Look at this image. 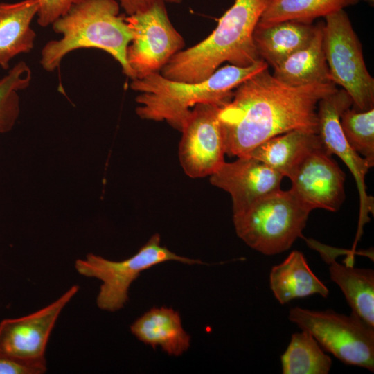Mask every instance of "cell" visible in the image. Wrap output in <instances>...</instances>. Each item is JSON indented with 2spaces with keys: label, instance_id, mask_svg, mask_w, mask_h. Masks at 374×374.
Masks as SVG:
<instances>
[{
  "label": "cell",
  "instance_id": "ffe728a7",
  "mask_svg": "<svg viewBox=\"0 0 374 374\" xmlns=\"http://www.w3.org/2000/svg\"><path fill=\"white\" fill-rule=\"evenodd\" d=\"M270 288L278 301L284 305L290 301L312 294L328 296V287L310 269L301 251H293L284 261L271 268Z\"/></svg>",
  "mask_w": 374,
  "mask_h": 374
},
{
  "label": "cell",
  "instance_id": "9a60e30c",
  "mask_svg": "<svg viewBox=\"0 0 374 374\" xmlns=\"http://www.w3.org/2000/svg\"><path fill=\"white\" fill-rule=\"evenodd\" d=\"M328 264L331 279L340 287L355 313L374 327V271L353 267V258L346 265L335 261V253L319 243L311 242Z\"/></svg>",
  "mask_w": 374,
  "mask_h": 374
},
{
  "label": "cell",
  "instance_id": "7c38bea8",
  "mask_svg": "<svg viewBox=\"0 0 374 374\" xmlns=\"http://www.w3.org/2000/svg\"><path fill=\"white\" fill-rule=\"evenodd\" d=\"M290 190L312 210L339 209L345 199V174L321 143L309 150L287 177Z\"/></svg>",
  "mask_w": 374,
  "mask_h": 374
},
{
  "label": "cell",
  "instance_id": "4fadbf2b",
  "mask_svg": "<svg viewBox=\"0 0 374 374\" xmlns=\"http://www.w3.org/2000/svg\"><path fill=\"white\" fill-rule=\"evenodd\" d=\"M352 105L351 98L343 89H337L321 98L317 107L318 135L323 146L346 163L355 179L360 199L357 241L364 225L370 220L368 213L373 214V199L367 195L365 185V176L373 166L350 147L341 130V114Z\"/></svg>",
  "mask_w": 374,
  "mask_h": 374
},
{
  "label": "cell",
  "instance_id": "8fae6325",
  "mask_svg": "<svg viewBox=\"0 0 374 374\" xmlns=\"http://www.w3.org/2000/svg\"><path fill=\"white\" fill-rule=\"evenodd\" d=\"M78 290L79 286L73 285L55 301L32 314L1 321L0 355L46 368L45 352L51 333L60 312Z\"/></svg>",
  "mask_w": 374,
  "mask_h": 374
},
{
  "label": "cell",
  "instance_id": "30bf717a",
  "mask_svg": "<svg viewBox=\"0 0 374 374\" xmlns=\"http://www.w3.org/2000/svg\"><path fill=\"white\" fill-rule=\"evenodd\" d=\"M220 107L196 105L180 130L179 159L184 172L191 178L211 176L225 162V142L218 118Z\"/></svg>",
  "mask_w": 374,
  "mask_h": 374
},
{
  "label": "cell",
  "instance_id": "cb8c5ba5",
  "mask_svg": "<svg viewBox=\"0 0 374 374\" xmlns=\"http://www.w3.org/2000/svg\"><path fill=\"white\" fill-rule=\"evenodd\" d=\"M31 78L30 67L21 61L0 80V133L8 132L15 125L20 111L18 91L27 88Z\"/></svg>",
  "mask_w": 374,
  "mask_h": 374
},
{
  "label": "cell",
  "instance_id": "9c48e42d",
  "mask_svg": "<svg viewBox=\"0 0 374 374\" xmlns=\"http://www.w3.org/2000/svg\"><path fill=\"white\" fill-rule=\"evenodd\" d=\"M133 33L127 60L134 79L158 73L184 45L182 36L170 22L165 3L125 17Z\"/></svg>",
  "mask_w": 374,
  "mask_h": 374
},
{
  "label": "cell",
  "instance_id": "d6986e66",
  "mask_svg": "<svg viewBox=\"0 0 374 374\" xmlns=\"http://www.w3.org/2000/svg\"><path fill=\"white\" fill-rule=\"evenodd\" d=\"M323 22L317 24L311 42L273 67L272 75L276 79L292 87L332 82L323 46Z\"/></svg>",
  "mask_w": 374,
  "mask_h": 374
},
{
  "label": "cell",
  "instance_id": "83f0119b",
  "mask_svg": "<svg viewBox=\"0 0 374 374\" xmlns=\"http://www.w3.org/2000/svg\"><path fill=\"white\" fill-rule=\"evenodd\" d=\"M127 15L143 11L157 2L179 3L181 0H116Z\"/></svg>",
  "mask_w": 374,
  "mask_h": 374
},
{
  "label": "cell",
  "instance_id": "ba28073f",
  "mask_svg": "<svg viewBox=\"0 0 374 374\" xmlns=\"http://www.w3.org/2000/svg\"><path fill=\"white\" fill-rule=\"evenodd\" d=\"M324 18L323 46L330 80L348 93L353 109H373L374 79L367 70L362 44L348 15L341 10Z\"/></svg>",
  "mask_w": 374,
  "mask_h": 374
},
{
  "label": "cell",
  "instance_id": "52a82bcc",
  "mask_svg": "<svg viewBox=\"0 0 374 374\" xmlns=\"http://www.w3.org/2000/svg\"><path fill=\"white\" fill-rule=\"evenodd\" d=\"M288 318L310 332L325 350L347 365L374 371V327L352 312L291 308Z\"/></svg>",
  "mask_w": 374,
  "mask_h": 374
},
{
  "label": "cell",
  "instance_id": "6da1fadb",
  "mask_svg": "<svg viewBox=\"0 0 374 374\" xmlns=\"http://www.w3.org/2000/svg\"><path fill=\"white\" fill-rule=\"evenodd\" d=\"M337 89L332 82L290 86L268 68L256 73L220 109L226 154L245 157L267 139L295 130L318 134V103Z\"/></svg>",
  "mask_w": 374,
  "mask_h": 374
},
{
  "label": "cell",
  "instance_id": "f1b7e54d",
  "mask_svg": "<svg viewBox=\"0 0 374 374\" xmlns=\"http://www.w3.org/2000/svg\"><path fill=\"white\" fill-rule=\"evenodd\" d=\"M364 1H366L367 3H368L371 6L373 5L374 0H364Z\"/></svg>",
  "mask_w": 374,
  "mask_h": 374
},
{
  "label": "cell",
  "instance_id": "484cf974",
  "mask_svg": "<svg viewBox=\"0 0 374 374\" xmlns=\"http://www.w3.org/2000/svg\"><path fill=\"white\" fill-rule=\"evenodd\" d=\"M39 4L37 22L46 27L66 15L71 8L86 0H37Z\"/></svg>",
  "mask_w": 374,
  "mask_h": 374
},
{
  "label": "cell",
  "instance_id": "7402d4cb",
  "mask_svg": "<svg viewBox=\"0 0 374 374\" xmlns=\"http://www.w3.org/2000/svg\"><path fill=\"white\" fill-rule=\"evenodd\" d=\"M359 0H270L258 26H265L285 21L312 23Z\"/></svg>",
  "mask_w": 374,
  "mask_h": 374
},
{
  "label": "cell",
  "instance_id": "d4e9b609",
  "mask_svg": "<svg viewBox=\"0 0 374 374\" xmlns=\"http://www.w3.org/2000/svg\"><path fill=\"white\" fill-rule=\"evenodd\" d=\"M340 125L350 147L374 165V108L357 111L350 107L340 116Z\"/></svg>",
  "mask_w": 374,
  "mask_h": 374
},
{
  "label": "cell",
  "instance_id": "ac0fdd59",
  "mask_svg": "<svg viewBox=\"0 0 374 374\" xmlns=\"http://www.w3.org/2000/svg\"><path fill=\"white\" fill-rule=\"evenodd\" d=\"M316 29L317 24L297 21H285L265 26L256 25L253 39L260 58L273 68L307 46Z\"/></svg>",
  "mask_w": 374,
  "mask_h": 374
},
{
  "label": "cell",
  "instance_id": "3957f363",
  "mask_svg": "<svg viewBox=\"0 0 374 374\" xmlns=\"http://www.w3.org/2000/svg\"><path fill=\"white\" fill-rule=\"evenodd\" d=\"M268 66L262 59L247 67L228 64L197 82L174 81L159 73L133 79L130 87L140 93L136 98V114L143 119L166 121L180 130L196 105H224L239 84Z\"/></svg>",
  "mask_w": 374,
  "mask_h": 374
},
{
  "label": "cell",
  "instance_id": "5b68a950",
  "mask_svg": "<svg viewBox=\"0 0 374 374\" xmlns=\"http://www.w3.org/2000/svg\"><path fill=\"white\" fill-rule=\"evenodd\" d=\"M311 211L290 189H279L233 213V221L236 234L249 247L272 256L302 236Z\"/></svg>",
  "mask_w": 374,
  "mask_h": 374
},
{
  "label": "cell",
  "instance_id": "e0dca14e",
  "mask_svg": "<svg viewBox=\"0 0 374 374\" xmlns=\"http://www.w3.org/2000/svg\"><path fill=\"white\" fill-rule=\"evenodd\" d=\"M37 0L0 3V66L7 70L11 60L34 47L36 34L30 24L37 15Z\"/></svg>",
  "mask_w": 374,
  "mask_h": 374
},
{
  "label": "cell",
  "instance_id": "7a4b0ae2",
  "mask_svg": "<svg viewBox=\"0 0 374 374\" xmlns=\"http://www.w3.org/2000/svg\"><path fill=\"white\" fill-rule=\"evenodd\" d=\"M270 0H235L218 19L211 35L175 54L161 69L169 80L197 82L209 78L224 62L247 67L261 60L253 34Z\"/></svg>",
  "mask_w": 374,
  "mask_h": 374
},
{
  "label": "cell",
  "instance_id": "4316f807",
  "mask_svg": "<svg viewBox=\"0 0 374 374\" xmlns=\"http://www.w3.org/2000/svg\"><path fill=\"white\" fill-rule=\"evenodd\" d=\"M46 368L21 360L0 355V374H41Z\"/></svg>",
  "mask_w": 374,
  "mask_h": 374
},
{
  "label": "cell",
  "instance_id": "5bb4252c",
  "mask_svg": "<svg viewBox=\"0 0 374 374\" xmlns=\"http://www.w3.org/2000/svg\"><path fill=\"white\" fill-rule=\"evenodd\" d=\"M284 176L249 157L224 162L210 176L212 185L229 193L233 213L239 212L265 195L280 189Z\"/></svg>",
  "mask_w": 374,
  "mask_h": 374
},
{
  "label": "cell",
  "instance_id": "2e32d148",
  "mask_svg": "<svg viewBox=\"0 0 374 374\" xmlns=\"http://www.w3.org/2000/svg\"><path fill=\"white\" fill-rule=\"evenodd\" d=\"M130 331L141 342L154 349L160 346L170 356L183 355L190 345L179 312L171 308L150 309L133 322Z\"/></svg>",
  "mask_w": 374,
  "mask_h": 374
},
{
  "label": "cell",
  "instance_id": "44dd1931",
  "mask_svg": "<svg viewBox=\"0 0 374 374\" xmlns=\"http://www.w3.org/2000/svg\"><path fill=\"white\" fill-rule=\"evenodd\" d=\"M319 143L318 134L295 130L267 139L245 157L256 159L287 177L304 154Z\"/></svg>",
  "mask_w": 374,
  "mask_h": 374
},
{
  "label": "cell",
  "instance_id": "603a6c76",
  "mask_svg": "<svg viewBox=\"0 0 374 374\" xmlns=\"http://www.w3.org/2000/svg\"><path fill=\"white\" fill-rule=\"evenodd\" d=\"M280 359L283 374H328L332 364L313 336L303 330L292 335Z\"/></svg>",
  "mask_w": 374,
  "mask_h": 374
},
{
  "label": "cell",
  "instance_id": "277c9868",
  "mask_svg": "<svg viewBox=\"0 0 374 374\" xmlns=\"http://www.w3.org/2000/svg\"><path fill=\"white\" fill-rule=\"evenodd\" d=\"M119 10L116 0H86L73 6L52 24L54 31L62 37L47 42L42 48L40 64L44 69L55 71L74 50L93 48L111 55L125 75L134 79L127 60L133 33L125 17L119 15Z\"/></svg>",
  "mask_w": 374,
  "mask_h": 374
},
{
  "label": "cell",
  "instance_id": "8992f818",
  "mask_svg": "<svg viewBox=\"0 0 374 374\" xmlns=\"http://www.w3.org/2000/svg\"><path fill=\"white\" fill-rule=\"evenodd\" d=\"M168 261L204 264L200 260L179 256L162 246L160 235L155 233L135 254L125 260L112 261L89 253L85 259L77 260L75 268L80 274L102 282L96 304L103 310L116 312L127 302L130 287L142 271Z\"/></svg>",
  "mask_w": 374,
  "mask_h": 374
}]
</instances>
